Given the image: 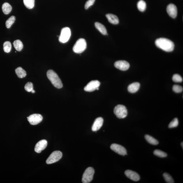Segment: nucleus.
Listing matches in <instances>:
<instances>
[{
	"instance_id": "f257e3e1",
	"label": "nucleus",
	"mask_w": 183,
	"mask_h": 183,
	"mask_svg": "<svg viewBox=\"0 0 183 183\" xmlns=\"http://www.w3.org/2000/svg\"><path fill=\"white\" fill-rule=\"evenodd\" d=\"M155 44L157 47L165 52H172L174 49V43L170 40L166 38H158L156 40Z\"/></svg>"
},
{
	"instance_id": "f03ea898",
	"label": "nucleus",
	"mask_w": 183,
	"mask_h": 183,
	"mask_svg": "<svg viewBox=\"0 0 183 183\" xmlns=\"http://www.w3.org/2000/svg\"><path fill=\"white\" fill-rule=\"evenodd\" d=\"M47 76L55 87L58 88H61L63 87L62 82L60 78L54 71L51 70L48 71Z\"/></svg>"
},
{
	"instance_id": "7ed1b4c3",
	"label": "nucleus",
	"mask_w": 183,
	"mask_h": 183,
	"mask_svg": "<svg viewBox=\"0 0 183 183\" xmlns=\"http://www.w3.org/2000/svg\"><path fill=\"white\" fill-rule=\"evenodd\" d=\"M86 42L84 38H80L77 40L73 48V51L78 54L82 53L86 48Z\"/></svg>"
},
{
	"instance_id": "20e7f679",
	"label": "nucleus",
	"mask_w": 183,
	"mask_h": 183,
	"mask_svg": "<svg viewBox=\"0 0 183 183\" xmlns=\"http://www.w3.org/2000/svg\"><path fill=\"white\" fill-rule=\"evenodd\" d=\"M114 112L117 118L123 119L127 117L128 115V111L126 107L122 105H117L114 110Z\"/></svg>"
},
{
	"instance_id": "39448f33",
	"label": "nucleus",
	"mask_w": 183,
	"mask_h": 183,
	"mask_svg": "<svg viewBox=\"0 0 183 183\" xmlns=\"http://www.w3.org/2000/svg\"><path fill=\"white\" fill-rule=\"evenodd\" d=\"M95 173L94 169L92 167H88L86 169L83 175L82 182L83 183H88L93 180Z\"/></svg>"
},
{
	"instance_id": "423d86ee",
	"label": "nucleus",
	"mask_w": 183,
	"mask_h": 183,
	"mask_svg": "<svg viewBox=\"0 0 183 183\" xmlns=\"http://www.w3.org/2000/svg\"><path fill=\"white\" fill-rule=\"evenodd\" d=\"M71 35L70 29L68 27L63 28L61 30V35L59 36V41L61 43H66L70 39Z\"/></svg>"
},
{
	"instance_id": "0eeeda50",
	"label": "nucleus",
	"mask_w": 183,
	"mask_h": 183,
	"mask_svg": "<svg viewBox=\"0 0 183 183\" xmlns=\"http://www.w3.org/2000/svg\"><path fill=\"white\" fill-rule=\"evenodd\" d=\"M62 153L61 151H57L52 153L46 161L47 164H51L59 161L62 157Z\"/></svg>"
},
{
	"instance_id": "6e6552de",
	"label": "nucleus",
	"mask_w": 183,
	"mask_h": 183,
	"mask_svg": "<svg viewBox=\"0 0 183 183\" xmlns=\"http://www.w3.org/2000/svg\"><path fill=\"white\" fill-rule=\"evenodd\" d=\"M110 148L112 150L119 155L124 156L127 154L126 149L124 146L119 144H111Z\"/></svg>"
},
{
	"instance_id": "1a4fd4ad",
	"label": "nucleus",
	"mask_w": 183,
	"mask_h": 183,
	"mask_svg": "<svg viewBox=\"0 0 183 183\" xmlns=\"http://www.w3.org/2000/svg\"><path fill=\"white\" fill-rule=\"evenodd\" d=\"M100 84V82L98 80L91 81L84 87V90L86 92H93L99 88Z\"/></svg>"
},
{
	"instance_id": "9d476101",
	"label": "nucleus",
	"mask_w": 183,
	"mask_h": 183,
	"mask_svg": "<svg viewBox=\"0 0 183 183\" xmlns=\"http://www.w3.org/2000/svg\"><path fill=\"white\" fill-rule=\"evenodd\" d=\"M28 120L30 124L35 125L39 124L43 119L42 115L40 114H33L27 117Z\"/></svg>"
},
{
	"instance_id": "9b49d317",
	"label": "nucleus",
	"mask_w": 183,
	"mask_h": 183,
	"mask_svg": "<svg viewBox=\"0 0 183 183\" xmlns=\"http://www.w3.org/2000/svg\"><path fill=\"white\" fill-rule=\"evenodd\" d=\"M114 66L117 69L121 71H126L129 68V63L125 61H119L114 63Z\"/></svg>"
},
{
	"instance_id": "f8f14e48",
	"label": "nucleus",
	"mask_w": 183,
	"mask_h": 183,
	"mask_svg": "<svg viewBox=\"0 0 183 183\" xmlns=\"http://www.w3.org/2000/svg\"><path fill=\"white\" fill-rule=\"evenodd\" d=\"M167 11L169 16L172 18H175L178 14V9L175 5L172 3L169 4L167 7Z\"/></svg>"
},
{
	"instance_id": "ddd939ff",
	"label": "nucleus",
	"mask_w": 183,
	"mask_h": 183,
	"mask_svg": "<svg viewBox=\"0 0 183 183\" xmlns=\"http://www.w3.org/2000/svg\"><path fill=\"white\" fill-rule=\"evenodd\" d=\"M124 174L127 178L135 182H137L140 180L139 175L134 171L127 170L125 171Z\"/></svg>"
},
{
	"instance_id": "4468645a",
	"label": "nucleus",
	"mask_w": 183,
	"mask_h": 183,
	"mask_svg": "<svg viewBox=\"0 0 183 183\" xmlns=\"http://www.w3.org/2000/svg\"><path fill=\"white\" fill-rule=\"evenodd\" d=\"M48 144L46 140H42L37 143L35 148V151L37 153H41L42 150L46 149Z\"/></svg>"
},
{
	"instance_id": "2eb2a0df",
	"label": "nucleus",
	"mask_w": 183,
	"mask_h": 183,
	"mask_svg": "<svg viewBox=\"0 0 183 183\" xmlns=\"http://www.w3.org/2000/svg\"><path fill=\"white\" fill-rule=\"evenodd\" d=\"M103 119L102 117H100L95 119L92 127V130L94 132L97 131L99 130L103 126Z\"/></svg>"
},
{
	"instance_id": "dca6fc26",
	"label": "nucleus",
	"mask_w": 183,
	"mask_h": 183,
	"mask_svg": "<svg viewBox=\"0 0 183 183\" xmlns=\"http://www.w3.org/2000/svg\"><path fill=\"white\" fill-rule=\"evenodd\" d=\"M140 84L139 83L135 82L133 83L129 86L128 89V91L131 93H133L137 92L139 89Z\"/></svg>"
},
{
	"instance_id": "f3484780",
	"label": "nucleus",
	"mask_w": 183,
	"mask_h": 183,
	"mask_svg": "<svg viewBox=\"0 0 183 183\" xmlns=\"http://www.w3.org/2000/svg\"><path fill=\"white\" fill-rule=\"evenodd\" d=\"M109 22L114 24H118L119 20L118 17L116 15L112 14H108L106 15Z\"/></svg>"
},
{
	"instance_id": "a211bd4d",
	"label": "nucleus",
	"mask_w": 183,
	"mask_h": 183,
	"mask_svg": "<svg viewBox=\"0 0 183 183\" xmlns=\"http://www.w3.org/2000/svg\"><path fill=\"white\" fill-rule=\"evenodd\" d=\"M95 27L103 35H107V30L103 24L99 22H96L95 24Z\"/></svg>"
},
{
	"instance_id": "6ab92c4d",
	"label": "nucleus",
	"mask_w": 183,
	"mask_h": 183,
	"mask_svg": "<svg viewBox=\"0 0 183 183\" xmlns=\"http://www.w3.org/2000/svg\"><path fill=\"white\" fill-rule=\"evenodd\" d=\"M15 71L17 76L19 78H24L26 76L27 74L26 71L23 69L22 67H18L16 69Z\"/></svg>"
},
{
	"instance_id": "aec40b11",
	"label": "nucleus",
	"mask_w": 183,
	"mask_h": 183,
	"mask_svg": "<svg viewBox=\"0 0 183 183\" xmlns=\"http://www.w3.org/2000/svg\"><path fill=\"white\" fill-rule=\"evenodd\" d=\"M2 8L3 12L5 14H8L11 11L12 7L9 3H5L3 4Z\"/></svg>"
},
{
	"instance_id": "412c9836",
	"label": "nucleus",
	"mask_w": 183,
	"mask_h": 183,
	"mask_svg": "<svg viewBox=\"0 0 183 183\" xmlns=\"http://www.w3.org/2000/svg\"><path fill=\"white\" fill-rule=\"evenodd\" d=\"M145 138L146 141L150 144L154 145H157L159 144V142L158 140L151 136L146 135L145 136Z\"/></svg>"
},
{
	"instance_id": "4be33fe9",
	"label": "nucleus",
	"mask_w": 183,
	"mask_h": 183,
	"mask_svg": "<svg viewBox=\"0 0 183 183\" xmlns=\"http://www.w3.org/2000/svg\"><path fill=\"white\" fill-rule=\"evenodd\" d=\"M13 46L17 51H20L23 49V44L20 40H16L13 42Z\"/></svg>"
},
{
	"instance_id": "5701e85b",
	"label": "nucleus",
	"mask_w": 183,
	"mask_h": 183,
	"mask_svg": "<svg viewBox=\"0 0 183 183\" xmlns=\"http://www.w3.org/2000/svg\"><path fill=\"white\" fill-rule=\"evenodd\" d=\"M137 6L139 10L143 12L146 10V3L143 0H140L138 2Z\"/></svg>"
},
{
	"instance_id": "b1692460",
	"label": "nucleus",
	"mask_w": 183,
	"mask_h": 183,
	"mask_svg": "<svg viewBox=\"0 0 183 183\" xmlns=\"http://www.w3.org/2000/svg\"><path fill=\"white\" fill-rule=\"evenodd\" d=\"M24 3L27 8L32 9L34 6L35 0H24Z\"/></svg>"
},
{
	"instance_id": "393cba45",
	"label": "nucleus",
	"mask_w": 183,
	"mask_h": 183,
	"mask_svg": "<svg viewBox=\"0 0 183 183\" xmlns=\"http://www.w3.org/2000/svg\"><path fill=\"white\" fill-rule=\"evenodd\" d=\"M3 50L5 53H9L11 50L12 45L10 41H5L3 44Z\"/></svg>"
},
{
	"instance_id": "a878e982",
	"label": "nucleus",
	"mask_w": 183,
	"mask_h": 183,
	"mask_svg": "<svg viewBox=\"0 0 183 183\" xmlns=\"http://www.w3.org/2000/svg\"><path fill=\"white\" fill-rule=\"evenodd\" d=\"M15 20V17L14 16H12L10 17L5 22V25L6 27L8 29L10 28L12 25L14 24Z\"/></svg>"
},
{
	"instance_id": "bb28decb",
	"label": "nucleus",
	"mask_w": 183,
	"mask_h": 183,
	"mask_svg": "<svg viewBox=\"0 0 183 183\" xmlns=\"http://www.w3.org/2000/svg\"><path fill=\"white\" fill-rule=\"evenodd\" d=\"M153 153L155 155L161 158L165 157L167 156V154L166 153L159 150H155L154 151Z\"/></svg>"
},
{
	"instance_id": "cd10ccee",
	"label": "nucleus",
	"mask_w": 183,
	"mask_h": 183,
	"mask_svg": "<svg viewBox=\"0 0 183 183\" xmlns=\"http://www.w3.org/2000/svg\"><path fill=\"white\" fill-rule=\"evenodd\" d=\"M163 176L165 181L167 183H174V181L173 179L168 173H163Z\"/></svg>"
},
{
	"instance_id": "c85d7f7f",
	"label": "nucleus",
	"mask_w": 183,
	"mask_h": 183,
	"mask_svg": "<svg viewBox=\"0 0 183 183\" xmlns=\"http://www.w3.org/2000/svg\"><path fill=\"white\" fill-rule=\"evenodd\" d=\"M179 124L178 119L176 118L173 119L172 121H171L169 125V128H175L178 126Z\"/></svg>"
},
{
	"instance_id": "c756f323",
	"label": "nucleus",
	"mask_w": 183,
	"mask_h": 183,
	"mask_svg": "<svg viewBox=\"0 0 183 183\" xmlns=\"http://www.w3.org/2000/svg\"><path fill=\"white\" fill-rule=\"evenodd\" d=\"M172 80L173 82H181L183 81V79L182 76L178 74L173 75Z\"/></svg>"
},
{
	"instance_id": "7c9ffc66",
	"label": "nucleus",
	"mask_w": 183,
	"mask_h": 183,
	"mask_svg": "<svg viewBox=\"0 0 183 183\" xmlns=\"http://www.w3.org/2000/svg\"><path fill=\"white\" fill-rule=\"evenodd\" d=\"M173 90L176 93H180L183 91V88L182 86H181L178 85H174L173 86Z\"/></svg>"
},
{
	"instance_id": "2f4dec72",
	"label": "nucleus",
	"mask_w": 183,
	"mask_h": 183,
	"mask_svg": "<svg viewBox=\"0 0 183 183\" xmlns=\"http://www.w3.org/2000/svg\"><path fill=\"white\" fill-rule=\"evenodd\" d=\"M25 90L28 92H31L32 90L33 89V84L32 83L28 82L24 86Z\"/></svg>"
},
{
	"instance_id": "473e14b6",
	"label": "nucleus",
	"mask_w": 183,
	"mask_h": 183,
	"mask_svg": "<svg viewBox=\"0 0 183 183\" xmlns=\"http://www.w3.org/2000/svg\"><path fill=\"white\" fill-rule=\"evenodd\" d=\"M95 0H88L86 2L84 5L85 9H88L89 7L94 4Z\"/></svg>"
},
{
	"instance_id": "72a5a7b5",
	"label": "nucleus",
	"mask_w": 183,
	"mask_h": 183,
	"mask_svg": "<svg viewBox=\"0 0 183 183\" xmlns=\"http://www.w3.org/2000/svg\"><path fill=\"white\" fill-rule=\"evenodd\" d=\"M31 92L32 93H35V90L33 89L32 90Z\"/></svg>"
},
{
	"instance_id": "f704fd0d",
	"label": "nucleus",
	"mask_w": 183,
	"mask_h": 183,
	"mask_svg": "<svg viewBox=\"0 0 183 183\" xmlns=\"http://www.w3.org/2000/svg\"><path fill=\"white\" fill-rule=\"evenodd\" d=\"M181 146H182V147L183 148V142H182V143H181Z\"/></svg>"
}]
</instances>
